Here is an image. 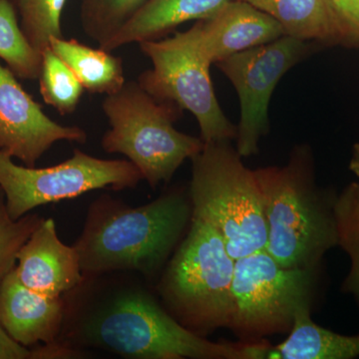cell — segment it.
I'll use <instances>...</instances> for the list:
<instances>
[{"mask_svg":"<svg viewBox=\"0 0 359 359\" xmlns=\"http://www.w3.org/2000/svg\"><path fill=\"white\" fill-rule=\"evenodd\" d=\"M344 249L348 252L351 259V273L344 285L347 292H353L359 301V241L344 245Z\"/></svg>","mask_w":359,"mask_h":359,"instance_id":"484cf974","label":"cell"},{"mask_svg":"<svg viewBox=\"0 0 359 359\" xmlns=\"http://www.w3.org/2000/svg\"><path fill=\"white\" fill-rule=\"evenodd\" d=\"M28 358H35L34 351H29L11 339L0 325V359Z\"/></svg>","mask_w":359,"mask_h":359,"instance_id":"d4e9b609","label":"cell"},{"mask_svg":"<svg viewBox=\"0 0 359 359\" xmlns=\"http://www.w3.org/2000/svg\"><path fill=\"white\" fill-rule=\"evenodd\" d=\"M278 21L285 34L304 41L358 46L359 39L332 0H243Z\"/></svg>","mask_w":359,"mask_h":359,"instance_id":"9a60e30c","label":"cell"},{"mask_svg":"<svg viewBox=\"0 0 359 359\" xmlns=\"http://www.w3.org/2000/svg\"><path fill=\"white\" fill-rule=\"evenodd\" d=\"M65 314L68 348H96L134 359H245L244 342L215 344L184 327L146 290L120 285Z\"/></svg>","mask_w":359,"mask_h":359,"instance_id":"6da1fadb","label":"cell"},{"mask_svg":"<svg viewBox=\"0 0 359 359\" xmlns=\"http://www.w3.org/2000/svg\"><path fill=\"white\" fill-rule=\"evenodd\" d=\"M148 0H86L82 13L85 34L99 45L115 34Z\"/></svg>","mask_w":359,"mask_h":359,"instance_id":"7402d4cb","label":"cell"},{"mask_svg":"<svg viewBox=\"0 0 359 359\" xmlns=\"http://www.w3.org/2000/svg\"><path fill=\"white\" fill-rule=\"evenodd\" d=\"M139 45L153 65L138 78L142 88L157 100L192 113L205 143L237 137V127L224 114L215 94L211 65L201 55L190 29Z\"/></svg>","mask_w":359,"mask_h":359,"instance_id":"52a82bcc","label":"cell"},{"mask_svg":"<svg viewBox=\"0 0 359 359\" xmlns=\"http://www.w3.org/2000/svg\"><path fill=\"white\" fill-rule=\"evenodd\" d=\"M191 160L192 218L218 231L233 259L264 250L268 230L255 171L229 141L205 143Z\"/></svg>","mask_w":359,"mask_h":359,"instance_id":"3957f363","label":"cell"},{"mask_svg":"<svg viewBox=\"0 0 359 359\" xmlns=\"http://www.w3.org/2000/svg\"><path fill=\"white\" fill-rule=\"evenodd\" d=\"M39 79L40 94L47 105L61 116L76 111L85 91L83 85L50 46L41 53Z\"/></svg>","mask_w":359,"mask_h":359,"instance_id":"ffe728a7","label":"cell"},{"mask_svg":"<svg viewBox=\"0 0 359 359\" xmlns=\"http://www.w3.org/2000/svg\"><path fill=\"white\" fill-rule=\"evenodd\" d=\"M313 276L283 268L264 250L236 259L230 328L247 340L290 332L297 311L311 306Z\"/></svg>","mask_w":359,"mask_h":359,"instance_id":"9c48e42d","label":"cell"},{"mask_svg":"<svg viewBox=\"0 0 359 359\" xmlns=\"http://www.w3.org/2000/svg\"><path fill=\"white\" fill-rule=\"evenodd\" d=\"M49 46L92 94H112L126 83L121 58L75 39L52 37Z\"/></svg>","mask_w":359,"mask_h":359,"instance_id":"ac0fdd59","label":"cell"},{"mask_svg":"<svg viewBox=\"0 0 359 359\" xmlns=\"http://www.w3.org/2000/svg\"><path fill=\"white\" fill-rule=\"evenodd\" d=\"M21 28L32 46L42 53L52 37H63L61 18L67 0H18Z\"/></svg>","mask_w":359,"mask_h":359,"instance_id":"44dd1931","label":"cell"},{"mask_svg":"<svg viewBox=\"0 0 359 359\" xmlns=\"http://www.w3.org/2000/svg\"><path fill=\"white\" fill-rule=\"evenodd\" d=\"M235 263L219 231L192 218L190 230L159 285L174 318L197 334L230 327Z\"/></svg>","mask_w":359,"mask_h":359,"instance_id":"5b68a950","label":"cell"},{"mask_svg":"<svg viewBox=\"0 0 359 359\" xmlns=\"http://www.w3.org/2000/svg\"><path fill=\"white\" fill-rule=\"evenodd\" d=\"M339 244L342 247L359 241V184H353L334 207Z\"/></svg>","mask_w":359,"mask_h":359,"instance_id":"cb8c5ba5","label":"cell"},{"mask_svg":"<svg viewBox=\"0 0 359 359\" xmlns=\"http://www.w3.org/2000/svg\"><path fill=\"white\" fill-rule=\"evenodd\" d=\"M190 30L210 65L285 35L278 21L243 0H231Z\"/></svg>","mask_w":359,"mask_h":359,"instance_id":"7c38bea8","label":"cell"},{"mask_svg":"<svg viewBox=\"0 0 359 359\" xmlns=\"http://www.w3.org/2000/svg\"><path fill=\"white\" fill-rule=\"evenodd\" d=\"M0 151V190L7 212L20 219L40 205L79 197L90 191L134 189L142 178L127 160H104L74 150L69 159L48 168L20 166Z\"/></svg>","mask_w":359,"mask_h":359,"instance_id":"ba28073f","label":"cell"},{"mask_svg":"<svg viewBox=\"0 0 359 359\" xmlns=\"http://www.w3.org/2000/svg\"><path fill=\"white\" fill-rule=\"evenodd\" d=\"M304 40L283 35L269 43L233 54L217 63L237 90L241 118L237 128V152L250 157L268 130V108L280 78L308 53Z\"/></svg>","mask_w":359,"mask_h":359,"instance_id":"30bf717a","label":"cell"},{"mask_svg":"<svg viewBox=\"0 0 359 359\" xmlns=\"http://www.w3.org/2000/svg\"><path fill=\"white\" fill-rule=\"evenodd\" d=\"M337 11L359 39V0H332Z\"/></svg>","mask_w":359,"mask_h":359,"instance_id":"4316f807","label":"cell"},{"mask_svg":"<svg viewBox=\"0 0 359 359\" xmlns=\"http://www.w3.org/2000/svg\"><path fill=\"white\" fill-rule=\"evenodd\" d=\"M86 140L83 129L58 124L45 114L13 71L0 63V151L35 167L56 142Z\"/></svg>","mask_w":359,"mask_h":359,"instance_id":"8fae6325","label":"cell"},{"mask_svg":"<svg viewBox=\"0 0 359 359\" xmlns=\"http://www.w3.org/2000/svg\"><path fill=\"white\" fill-rule=\"evenodd\" d=\"M62 297L40 294L18 280L14 269L0 287V325L11 339L28 347L57 344L65 325Z\"/></svg>","mask_w":359,"mask_h":359,"instance_id":"5bb4252c","label":"cell"},{"mask_svg":"<svg viewBox=\"0 0 359 359\" xmlns=\"http://www.w3.org/2000/svg\"><path fill=\"white\" fill-rule=\"evenodd\" d=\"M18 280L35 292L62 297L86 280L74 245L63 244L53 219H42L20 250L14 268Z\"/></svg>","mask_w":359,"mask_h":359,"instance_id":"4fadbf2b","label":"cell"},{"mask_svg":"<svg viewBox=\"0 0 359 359\" xmlns=\"http://www.w3.org/2000/svg\"><path fill=\"white\" fill-rule=\"evenodd\" d=\"M41 221L35 214L13 219L7 212L4 197L0 196V287L15 268L18 252Z\"/></svg>","mask_w":359,"mask_h":359,"instance_id":"603a6c76","label":"cell"},{"mask_svg":"<svg viewBox=\"0 0 359 359\" xmlns=\"http://www.w3.org/2000/svg\"><path fill=\"white\" fill-rule=\"evenodd\" d=\"M102 110L110 126L102 138L104 151L126 156L153 189L169 182L204 148L202 138L175 128L178 106L157 100L138 81H126L106 95Z\"/></svg>","mask_w":359,"mask_h":359,"instance_id":"277c9868","label":"cell"},{"mask_svg":"<svg viewBox=\"0 0 359 359\" xmlns=\"http://www.w3.org/2000/svg\"><path fill=\"white\" fill-rule=\"evenodd\" d=\"M351 169L359 177V144L354 147L353 157L351 162Z\"/></svg>","mask_w":359,"mask_h":359,"instance_id":"83f0119b","label":"cell"},{"mask_svg":"<svg viewBox=\"0 0 359 359\" xmlns=\"http://www.w3.org/2000/svg\"><path fill=\"white\" fill-rule=\"evenodd\" d=\"M359 355V335L335 334L313 323L311 306L299 309L287 339L273 346L269 359H351Z\"/></svg>","mask_w":359,"mask_h":359,"instance_id":"e0dca14e","label":"cell"},{"mask_svg":"<svg viewBox=\"0 0 359 359\" xmlns=\"http://www.w3.org/2000/svg\"><path fill=\"white\" fill-rule=\"evenodd\" d=\"M231 0H148L104 43V50L159 39L182 23L202 20L216 13Z\"/></svg>","mask_w":359,"mask_h":359,"instance_id":"2e32d148","label":"cell"},{"mask_svg":"<svg viewBox=\"0 0 359 359\" xmlns=\"http://www.w3.org/2000/svg\"><path fill=\"white\" fill-rule=\"evenodd\" d=\"M266 218L264 250L283 268L313 269L339 245L334 210L314 190L304 164L255 171Z\"/></svg>","mask_w":359,"mask_h":359,"instance_id":"8992f818","label":"cell"},{"mask_svg":"<svg viewBox=\"0 0 359 359\" xmlns=\"http://www.w3.org/2000/svg\"><path fill=\"white\" fill-rule=\"evenodd\" d=\"M190 219L191 203L176 192L137 208L100 198L90 207L74 245L82 273L85 278L124 271L152 275L174 249Z\"/></svg>","mask_w":359,"mask_h":359,"instance_id":"7a4b0ae2","label":"cell"},{"mask_svg":"<svg viewBox=\"0 0 359 359\" xmlns=\"http://www.w3.org/2000/svg\"><path fill=\"white\" fill-rule=\"evenodd\" d=\"M0 59L16 77L39 78L41 53L32 46L18 25L15 9L9 0H0Z\"/></svg>","mask_w":359,"mask_h":359,"instance_id":"d6986e66","label":"cell"}]
</instances>
